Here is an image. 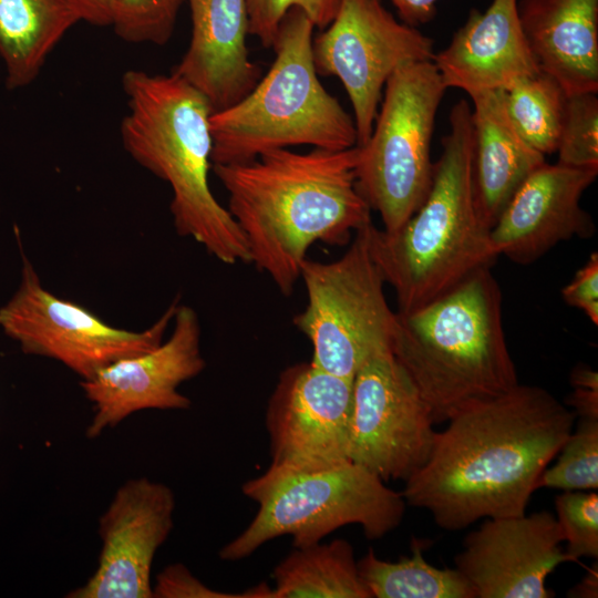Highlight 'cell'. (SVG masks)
<instances>
[{"instance_id": "e575fe53", "label": "cell", "mask_w": 598, "mask_h": 598, "mask_svg": "<svg viewBox=\"0 0 598 598\" xmlns=\"http://www.w3.org/2000/svg\"><path fill=\"white\" fill-rule=\"evenodd\" d=\"M84 21L94 25H112L116 0H79Z\"/></svg>"}, {"instance_id": "603a6c76", "label": "cell", "mask_w": 598, "mask_h": 598, "mask_svg": "<svg viewBox=\"0 0 598 598\" xmlns=\"http://www.w3.org/2000/svg\"><path fill=\"white\" fill-rule=\"evenodd\" d=\"M271 598H371L342 538L295 549L274 569Z\"/></svg>"}, {"instance_id": "d6986e66", "label": "cell", "mask_w": 598, "mask_h": 598, "mask_svg": "<svg viewBox=\"0 0 598 598\" xmlns=\"http://www.w3.org/2000/svg\"><path fill=\"white\" fill-rule=\"evenodd\" d=\"M186 1L192 37L172 73L203 94L213 112L221 111L243 100L261 78V70L250 60L246 44L249 34L246 0Z\"/></svg>"}, {"instance_id": "e0dca14e", "label": "cell", "mask_w": 598, "mask_h": 598, "mask_svg": "<svg viewBox=\"0 0 598 598\" xmlns=\"http://www.w3.org/2000/svg\"><path fill=\"white\" fill-rule=\"evenodd\" d=\"M596 169L546 162L519 185L501 213L489 236L498 256L529 265L553 247L573 237L595 233L580 199L595 182Z\"/></svg>"}, {"instance_id": "f1b7e54d", "label": "cell", "mask_w": 598, "mask_h": 598, "mask_svg": "<svg viewBox=\"0 0 598 598\" xmlns=\"http://www.w3.org/2000/svg\"><path fill=\"white\" fill-rule=\"evenodd\" d=\"M556 519L567 542L569 561L598 558V494L565 491L555 499Z\"/></svg>"}, {"instance_id": "ffe728a7", "label": "cell", "mask_w": 598, "mask_h": 598, "mask_svg": "<svg viewBox=\"0 0 598 598\" xmlns=\"http://www.w3.org/2000/svg\"><path fill=\"white\" fill-rule=\"evenodd\" d=\"M540 70L567 95L598 92V0H517Z\"/></svg>"}, {"instance_id": "7402d4cb", "label": "cell", "mask_w": 598, "mask_h": 598, "mask_svg": "<svg viewBox=\"0 0 598 598\" xmlns=\"http://www.w3.org/2000/svg\"><path fill=\"white\" fill-rule=\"evenodd\" d=\"M79 0H0V58L6 86L18 90L40 74L49 54L76 23Z\"/></svg>"}, {"instance_id": "1f68e13d", "label": "cell", "mask_w": 598, "mask_h": 598, "mask_svg": "<svg viewBox=\"0 0 598 598\" xmlns=\"http://www.w3.org/2000/svg\"><path fill=\"white\" fill-rule=\"evenodd\" d=\"M561 296L567 305L581 310L595 326L598 324V254L596 251L563 288Z\"/></svg>"}, {"instance_id": "8fae6325", "label": "cell", "mask_w": 598, "mask_h": 598, "mask_svg": "<svg viewBox=\"0 0 598 598\" xmlns=\"http://www.w3.org/2000/svg\"><path fill=\"white\" fill-rule=\"evenodd\" d=\"M434 54L433 39L399 21L381 0H341L332 21L312 40L318 75L338 78L350 99L358 146L371 135L391 75Z\"/></svg>"}, {"instance_id": "4fadbf2b", "label": "cell", "mask_w": 598, "mask_h": 598, "mask_svg": "<svg viewBox=\"0 0 598 598\" xmlns=\"http://www.w3.org/2000/svg\"><path fill=\"white\" fill-rule=\"evenodd\" d=\"M352 381L311 362L280 373L265 419L270 466L319 470L350 461Z\"/></svg>"}, {"instance_id": "4316f807", "label": "cell", "mask_w": 598, "mask_h": 598, "mask_svg": "<svg viewBox=\"0 0 598 598\" xmlns=\"http://www.w3.org/2000/svg\"><path fill=\"white\" fill-rule=\"evenodd\" d=\"M556 152L561 165L598 171L597 93L567 95Z\"/></svg>"}, {"instance_id": "5bb4252c", "label": "cell", "mask_w": 598, "mask_h": 598, "mask_svg": "<svg viewBox=\"0 0 598 598\" xmlns=\"http://www.w3.org/2000/svg\"><path fill=\"white\" fill-rule=\"evenodd\" d=\"M166 341L141 354L124 358L81 381L94 415L85 435L95 439L135 412L148 409L187 410L192 401L178 386L206 365L200 350V326L195 310L178 306Z\"/></svg>"}, {"instance_id": "cb8c5ba5", "label": "cell", "mask_w": 598, "mask_h": 598, "mask_svg": "<svg viewBox=\"0 0 598 598\" xmlns=\"http://www.w3.org/2000/svg\"><path fill=\"white\" fill-rule=\"evenodd\" d=\"M422 549L421 542L414 539L411 556L388 561L370 548L358 560V570L371 598H476L455 567L442 569L429 564Z\"/></svg>"}, {"instance_id": "6da1fadb", "label": "cell", "mask_w": 598, "mask_h": 598, "mask_svg": "<svg viewBox=\"0 0 598 598\" xmlns=\"http://www.w3.org/2000/svg\"><path fill=\"white\" fill-rule=\"evenodd\" d=\"M575 421L566 404L537 385L518 383L474 401L436 432L429 460L404 482L405 503L450 532L523 515Z\"/></svg>"}, {"instance_id": "3957f363", "label": "cell", "mask_w": 598, "mask_h": 598, "mask_svg": "<svg viewBox=\"0 0 598 598\" xmlns=\"http://www.w3.org/2000/svg\"><path fill=\"white\" fill-rule=\"evenodd\" d=\"M448 133L433 164L430 190L410 219L386 233L372 221L369 248L405 315L442 297L498 257L481 221L473 189L472 107L462 99L450 111Z\"/></svg>"}, {"instance_id": "836d02e7", "label": "cell", "mask_w": 598, "mask_h": 598, "mask_svg": "<svg viewBox=\"0 0 598 598\" xmlns=\"http://www.w3.org/2000/svg\"><path fill=\"white\" fill-rule=\"evenodd\" d=\"M404 23L417 28L430 22L436 14L439 0H390Z\"/></svg>"}, {"instance_id": "9c48e42d", "label": "cell", "mask_w": 598, "mask_h": 598, "mask_svg": "<svg viewBox=\"0 0 598 598\" xmlns=\"http://www.w3.org/2000/svg\"><path fill=\"white\" fill-rule=\"evenodd\" d=\"M369 224L354 233L339 259L305 260L300 278L307 303L293 319L311 342L310 362L352 380L368 360L392 352L398 327V313L388 305L384 278L370 252Z\"/></svg>"}, {"instance_id": "9a60e30c", "label": "cell", "mask_w": 598, "mask_h": 598, "mask_svg": "<svg viewBox=\"0 0 598 598\" xmlns=\"http://www.w3.org/2000/svg\"><path fill=\"white\" fill-rule=\"evenodd\" d=\"M175 496L146 477L126 481L99 520V564L70 598H153L151 569L174 526Z\"/></svg>"}, {"instance_id": "4dcf8cb0", "label": "cell", "mask_w": 598, "mask_h": 598, "mask_svg": "<svg viewBox=\"0 0 598 598\" xmlns=\"http://www.w3.org/2000/svg\"><path fill=\"white\" fill-rule=\"evenodd\" d=\"M152 590L155 598H248L247 591L227 594L207 587L182 564L165 567Z\"/></svg>"}, {"instance_id": "2e32d148", "label": "cell", "mask_w": 598, "mask_h": 598, "mask_svg": "<svg viewBox=\"0 0 598 598\" xmlns=\"http://www.w3.org/2000/svg\"><path fill=\"white\" fill-rule=\"evenodd\" d=\"M563 542L550 512L486 518L466 535L454 564L476 598H551L546 578L569 561Z\"/></svg>"}, {"instance_id": "277c9868", "label": "cell", "mask_w": 598, "mask_h": 598, "mask_svg": "<svg viewBox=\"0 0 598 598\" xmlns=\"http://www.w3.org/2000/svg\"><path fill=\"white\" fill-rule=\"evenodd\" d=\"M122 86L128 106L120 130L123 146L171 186L178 235L193 238L224 264H249L240 228L209 186L213 110L207 100L174 73L130 70Z\"/></svg>"}, {"instance_id": "7c38bea8", "label": "cell", "mask_w": 598, "mask_h": 598, "mask_svg": "<svg viewBox=\"0 0 598 598\" xmlns=\"http://www.w3.org/2000/svg\"><path fill=\"white\" fill-rule=\"evenodd\" d=\"M434 424L430 406L392 352L371 358L353 377L348 457L383 482H405L423 467Z\"/></svg>"}, {"instance_id": "83f0119b", "label": "cell", "mask_w": 598, "mask_h": 598, "mask_svg": "<svg viewBox=\"0 0 598 598\" xmlns=\"http://www.w3.org/2000/svg\"><path fill=\"white\" fill-rule=\"evenodd\" d=\"M184 1L116 0L112 25L124 41L163 45L174 32Z\"/></svg>"}, {"instance_id": "ac0fdd59", "label": "cell", "mask_w": 598, "mask_h": 598, "mask_svg": "<svg viewBox=\"0 0 598 598\" xmlns=\"http://www.w3.org/2000/svg\"><path fill=\"white\" fill-rule=\"evenodd\" d=\"M432 62L446 89L470 97L506 91L542 71L522 30L517 0H492L484 12L472 9Z\"/></svg>"}, {"instance_id": "ba28073f", "label": "cell", "mask_w": 598, "mask_h": 598, "mask_svg": "<svg viewBox=\"0 0 598 598\" xmlns=\"http://www.w3.org/2000/svg\"><path fill=\"white\" fill-rule=\"evenodd\" d=\"M446 90L432 61L400 68L385 83L369 140L357 145V188L386 233L400 229L430 190L431 141Z\"/></svg>"}, {"instance_id": "f546056e", "label": "cell", "mask_w": 598, "mask_h": 598, "mask_svg": "<svg viewBox=\"0 0 598 598\" xmlns=\"http://www.w3.org/2000/svg\"><path fill=\"white\" fill-rule=\"evenodd\" d=\"M341 0H246L249 34L266 49L274 48L280 23L293 8L302 11L320 30L334 18Z\"/></svg>"}, {"instance_id": "8992f818", "label": "cell", "mask_w": 598, "mask_h": 598, "mask_svg": "<svg viewBox=\"0 0 598 598\" xmlns=\"http://www.w3.org/2000/svg\"><path fill=\"white\" fill-rule=\"evenodd\" d=\"M315 28L302 11L291 9L280 23L268 72L243 100L212 113L213 164L248 162L296 145L329 151L357 146L353 117L318 78Z\"/></svg>"}, {"instance_id": "d4e9b609", "label": "cell", "mask_w": 598, "mask_h": 598, "mask_svg": "<svg viewBox=\"0 0 598 598\" xmlns=\"http://www.w3.org/2000/svg\"><path fill=\"white\" fill-rule=\"evenodd\" d=\"M567 94L549 74L525 78L504 91L508 117L520 136L543 155L557 150Z\"/></svg>"}, {"instance_id": "44dd1931", "label": "cell", "mask_w": 598, "mask_h": 598, "mask_svg": "<svg viewBox=\"0 0 598 598\" xmlns=\"http://www.w3.org/2000/svg\"><path fill=\"white\" fill-rule=\"evenodd\" d=\"M473 122V189L478 217L489 230L519 185L545 163L511 122L504 91L471 97Z\"/></svg>"}, {"instance_id": "d6a6232c", "label": "cell", "mask_w": 598, "mask_h": 598, "mask_svg": "<svg viewBox=\"0 0 598 598\" xmlns=\"http://www.w3.org/2000/svg\"><path fill=\"white\" fill-rule=\"evenodd\" d=\"M573 392L566 400L580 419L598 420V373L590 367L578 364L570 374Z\"/></svg>"}, {"instance_id": "52a82bcc", "label": "cell", "mask_w": 598, "mask_h": 598, "mask_svg": "<svg viewBox=\"0 0 598 598\" xmlns=\"http://www.w3.org/2000/svg\"><path fill=\"white\" fill-rule=\"evenodd\" d=\"M241 489L258 511L219 550L226 561L247 558L286 535L293 547L313 545L346 525H359L368 539H380L401 524L406 505L401 492L351 461L319 470L269 465Z\"/></svg>"}, {"instance_id": "30bf717a", "label": "cell", "mask_w": 598, "mask_h": 598, "mask_svg": "<svg viewBox=\"0 0 598 598\" xmlns=\"http://www.w3.org/2000/svg\"><path fill=\"white\" fill-rule=\"evenodd\" d=\"M19 287L0 308V328L27 354L56 360L82 380L113 362L157 347L174 319L178 300L143 331L115 328L73 301L47 290L21 251Z\"/></svg>"}, {"instance_id": "d590c367", "label": "cell", "mask_w": 598, "mask_h": 598, "mask_svg": "<svg viewBox=\"0 0 598 598\" xmlns=\"http://www.w3.org/2000/svg\"><path fill=\"white\" fill-rule=\"evenodd\" d=\"M598 565L591 566L582 579L567 594L574 598H596L598 595Z\"/></svg>"}, {"instance_id": "7a4b0ae2", "label": "cell", "mask_w": 598, "mask_h": 598, "mask_svg": "<svg viewBox=\"0 0 598 598\" xmlns=\"http://www.w3.org/2000/svg\"><path fill=\"white\" fill-rule=\"evenodd\" d=\"M359 147L289 148L241 163L213 164L228 193V212L240 228L250 262L290 296L309 248L346 245L371 221L357 188Z\"/></svg>"}, {"instance_id": "484cf974", "label": "cell", "mask_w": 598, "mask_h": 598, "mask_svg": "<svg viewBox=\"0 0 598 598\" xmlns=\"http://www.w3.org/2000/svg\"><path fill=\"white\" fill-rule=\"evenodd\" d=\"M557 462L540 474V487L563 491L598 488V420L580 419L558 452Z\"/></svg>"}, {"instance_id": "5b68a950", "label": "cell", "mask_w": 598, "mask_h": 598, "mask_svg": "<svg viewBox=\"0 0 598 598\" xmlns=\"http://www.w3.org/2000/svg\"><path fill=\"white\" fill-rule=\"evenodd\" d=\"M398 313L392 353L430 406L434 423L518 384L491 268L410 313Z\"/></svg>"}]
</instances>
